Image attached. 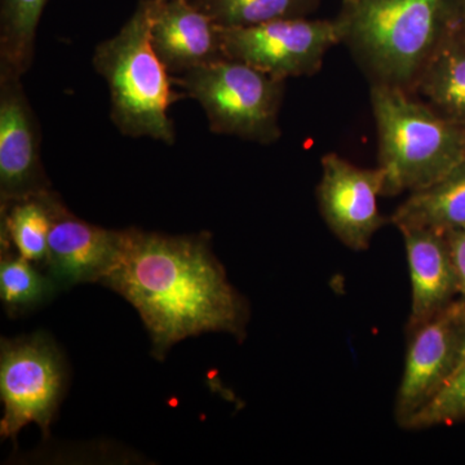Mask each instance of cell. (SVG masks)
<instances>
[{"instance_id": "obj_1", "label": "cell", "mask_w": 465, "mask_h": 465, "mask_svg": "<svg viewBox=\"0 0 465 465\" xmlns=\"http://www.w3.org/2000/svg\"><path fill=\"white\" fill-rule=\"evenodd\" d=\"M100 284L139 312L158 360L201 333L246 338L249 304L229 282L206 232L167 235L124 229L118 259Z\"/></svg>"}, {"instance_id": "obj_2", "label": "cell", "mask_w": 465, "mask_h": 465, "mask_svg": "<svg viewBox=\"0 0 465 465\" xmlns=\"http://www.w3.org/2000/svg\"><path fill=\"white\" fill-rule=\"evenodd\" d=\"M464 0H342L338 17L347 45L371 84L414 94L421 73L463 27Z\"/></svg>"}, {"instance_id": "obj_3", "label": "cell", "mask_w": 465, "mask_h": 465, "mask_svg": "<svg viewBox=\"0 0 465 465\" xmlns=\"http://www.w3.org/2000/svg\"><path fill=\"white\" fill-rule=\"evenodd\" d=\"M370 100L384 197L428 188L465 158V125L439 114L414 94L371 84Z\"/></svg>"}, {"instance_id": "obj_4", "label": "cell", "mask_w": 465, "mask_h": 465, "mask_svg": "<svg viewBox=\"0 0 465 465\" xmlns=\"http://www.w3.org/2000/svg\"><path fill=\"white\" fill-rule=\"evenodd\" d=\"M149 7V0H140L122 29L97 45L94 66L108 84L110 116L124 136L173 145L168 110L183 94L173 91V75L153 48Z\"/></svg>"}, {"instance_id": "obj_5", "label": "cell", "mask_w": 465, "mask_h": 465, "mask_svg": "<svg viewBox=\"0 0 465 465\" xmlns=\"http://www.w3.org/2000/svg\"><path fill=\"white\" fill-rule=\"evenodd\" d=\"M174 85L197 101L213 133L273 143L281 137L286 81L243 61L224 60L173 75Z\"/></svg>"}, {"instance_id": "obj_6", "label": "cell", "mask_w": 465, "mask_h": 465, "mask_svg": "<svg viewBox=\"0 0 465 465\" xmlns=\"http://www.w3.org/2000/svg\"><path fill=\"white\" fill-rule=\"evenodd\" d=\"M66 367L50 336L34 333L2 339L0 345V397L5 414L0 421L2 439L16 440L25 425H39L45 436L64 391Z\"/></svg>"}, {"instance_id": "obj_7", "label": "cell", "mask_w": 465, "mask_h": 465, "mask_svg": "<svg viewBox=\"0 0 465 465\" xmlns=\"http://www.w3.org/2000/svg\"><path fill=\"white\" fill-rule=\"evenodd\" d=\"M220 33L226 58L243 61L283 81L317 74L329 51L342 42L338 21L309 17L220 26Z\"/></svg>"}, {"instance_id": "obj_8", "label": "cell", "mask_w": 465, "mask_h": 465, "mask_svg": "<svg viewBox=\"0 0 465 465\" xmlns=\"http://www.w3.org/2000/svg\"><path fill=\"white\" fill-rule=\"evenodd\" d=\"M465 351V298L407 331L405 367L394 403L402 430L445 387Z\"/></svg>"}, {"instance_id": "obj_9", "label": "cell", "mask_w": 465, "mask_h": 465, "mask_svg": "<svg viewBox=\"0 0 465 465\" xmlns=\"http://www.w3.org/2000/svg\"><path fill=\"white\" fill-rule=\"evenodd\" d=\"M321 167L317 200L324 223L348 249L366 251L376 232L390 222L378 204L384 171L358 167L336 153L324 154Z\"/></svg>"}, {"instance_id": "obj_10", "label": "cell", "mask_w": 465, "mask_h": 465, "mask_svg": "<svg viewBox=\"0 0 465 465\" xmlns=\"http://www.w3.org/2000/svg\"><path fill=\"white\" fill-rule=\"evenodd\" d=\"M21 78L0 64V207L51 191L42 163L41 127Z\"/></svg>"}, {"instance_id": "obj_11", "label": "cell", "mask_w": 465, "mask_h": 465, "mask_svg": "<svg viewBox=\"0 0 465 465\" xmlns=\"http://www.w3.org/2000/svg\"><path fill=\"white\" fill-rule=\"evenodd\" d=\"M52 225L45 271L66 290L75 284L101 283L121 252L124 231L101 228L79 219L52 195Z\"/></svg>"}, {"instance_id": "obj_12", "label": "cell", "mask_w": 465, "mask_h": 465, "mask_svg": "<svg viewBox=\"0 0 465 465\" xmlns=\"http://www.w3.org/2000/svg\"><path fill=\"white\" fill-rule=\"evenodd\" d=\"M153 48L171 75L224 60L220 26L193 0H149Z\"/></svg>"}, {"instance_id": "obj_13", "label": "cell", "mask_w": 465, "mask_h": 465, "mask_svg": "<svg viewBox=\"0 0 465 465\" xmlns=\"http://www.w3.org/2000/svg\"><path fill=\"white\" fill-rule=\"evenodd\" d=\"M405 242L411 282V309L406 330L411 331L448 308L460 296L448 238L432 228L399 229Z\"/></svg>"}, {"instance_id": "obj_14", "label": "cell", "mask_w": 465, "mask_h": 465, "mask_svg": "<svg viewBox=\"0 0 465 465\" xmlns=\"http://www.w3.org/2000/svg\"><path fill=\"white\" fill-rule=\"evenodd\" d=\"M401 228H432L440 232L465 228V158L442 179L411 193L391 215Z\"/></svg>"}, {"instance_id": "obj_15", "label": "cell", "mask_w": 465, "mask_h": 465, "mask_svg": "<svg viewBox=\"0 0 465 465\" xmlns=\"http://www.w3.org/2000/svg\"><path fill=\"white\" fill-rule=\"evenodd\" d=\"M415 96L450 121L465 125V33L463 27L440 45L425 66Z\"/></svg>"}, {"instance_id": "obj_16", "label": "cell", "mask_w": 465, "mask_h": 465, "mask_svg": "<svg viewBox=\"0 0 465 465\" xmlns=\"http://www.w3.org/2000/svg\"><path fill=\"white\" fill-rule=\"evenodd\" d=\"M54 191L23 198L0 207V241L35 265L45 268L52 225Z\"/></svg>"}, {"instance_id": "obj_17", "label": "cell", "mask_w": 465, "mask_h": 465, "mask_svg": "<svg viewBox=\"0 0 465 465\" xmlns=\"http://www.w3.org/2000/svg\"><path fill=\"white\" fill-rule=\"evenodd\" d=\"M48 0H0V64L20 75L32 66L36 30Z\"/></svg>"}, {"instance_id": "obj_18", "label": "cell", "mask_w": 465, "mask_h": 465, "mask_svg": "<svg viewBox=\"0 0 465 465\" xmlns=\"http://www.w3.org/2000/svg\"><path fill=\"white\" fill-rule=\"evenodd\" d=\"M56 282L34 262L2 247L0 299L9 316H18L45 304L58 292Z\"/></svg>"}, {"instance_id": "obj_19", "label": "cell", "mask_w": 465, "mask_h": 465, "mask_svg": "<svg viewBox=\"0 0 465 465\" xmlns=\"http://www.w3.org/2000/svg\"><path fill=\"white\" fill-rule=\"evenodd\" d=\"M323 0H193L222 27L262 25L271 21L311 16Z\"/></svg>"}, {"instance_id": "obj_20", "label": "cell", "mask_w": 465, "mask_h": 465, "mask_svg": "<svg viewBox=\"0 0 465 465\" xmlns=\"http://www.w3.org/2000/svg\"><path fill=\"white\" fill-rule=\"evenodd\" d=\"M465 421V351L454 374L427 406L411 419L406 430H421Z\"/></svg>"}, {"instance_id": "obj_21", "label": "cell", "mask_w": 465, "mask_h": 465, "mask_svg": "<svg viewBox=\"0 0 465 465\" xmlns=\"http://www.w3.org/2000/svg\"><path fill=\"white\" fill-rule=\"evenodd\" d=\"M450 253L457 272L459 292L465 298V228L445 232Z\"/></svg>"}, {"instance_id": "obj_22", "label": "cell", "mask_w": 465, "mask_h": 465, "mask_svg": "<svg viewBox=\"0 0 465 465\" xmlns=\"http://www.w3.org/2000/svg\"><path fill=\"white\" fill-rule=\"evenodd\" d=\"M463 30L465 33V0H464V5H463Z\"/></svg>"}]
</instances>
